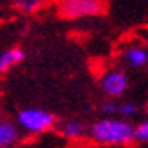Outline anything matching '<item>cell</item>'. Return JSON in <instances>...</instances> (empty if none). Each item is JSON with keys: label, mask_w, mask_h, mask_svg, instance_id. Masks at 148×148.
<instances>
[{"label": "cell", "mask_w": 148, "mask_h": 148, "mask_svg": "<svg viewBox=\"0 0 148 148\" xmlns=\"http://www.w3.org/2000/svg\"><path fill=\"white\" fill-rule=\"evenodd\" d=\"M87 134L98 145L127 146L130 143H134V125L127 119L103 117V119H98L90 125Z\"/></svg>", "instance_id": "cell-1"}, {"label": "cell", "mask_w": 148, "mask_h": 148, "mask_svg": "<svg viewBox=\"0 0 148 148\" xmlns=\"http://www.w3.org/2000/svg\"><path fill=\"white\" fill-rule=\"evenodd\" d=\"M54 125L56 117L43 108H24L16 116V127L27 134H45Z\"/></svg>", "instance_id": "cell-2"}, {"label": "cell", "mask_w": 148, "mask_h": 148, "mask_svg": "<svg viewBox=\"0 0 148 148\" xmlns=\"http://www.w3.org/2000/svg\"><path fill=\"white\" fill-rule=\"evenodd\" d=\"M56 11L65 20H78L103 13V4L96 0H58Z\"/></svg>", "instance_id": "cell-3"}, {"label": "cell", "mask_w": 148, "mask_h": 148, "mask_svg": "<svg viewBox=\"0 0 148 148\" xmlns=\"http://www.w3.org/2000/svg\"><path fill=\"white\" fill-rule=\"evenodd\" d=\"M99 85L103 94H107L112 99H117L128 90V76L121 69H108L107 72H103Z\"/></svg>", "instance_id": "cell-4"}, {"label": "cell", "mask_w": 148, "mask_h": 148, "mask_svg": "<svg viewBox=\"0 0 148 148\" xmlns=\"http://www.w3.org/2000/svg\"><path fill=\"white\" fill-rule=\"evenodd\" d=\"M20 141V128L13 121H0V148H13Z\"/></svg>", "instance_id": "cell-5"}, {"label": "cell", "mask_w": 148, "mask_h": 148, "mask_svg": "<svg viewBox=\"0 0 148 148\" xmlns=\"http://www.w3.org/2000/svg\"><path fill=\"white\" fill-rule=\"evenodd\" d=\"M25 53L20 47H9L0 53V74H5L13 67H16L18 63L24 62Z\"/></svg>", "instance_id": "cell-6"}, {"label": "cell", "mask_w": 148, "mask_h": 148, "mask_svg": "<svg viewBox=\"0 0 148 148\" xmlns=\"http://www.w3.org/2000/svg\"><path fill=\"white\" fill-rule=\"evenodd\" d=\"M58 132H60L62 137L69 139V141H78V139H81L87 134V128H85L83 123L69 119V121H63L60 127H58Z\"/></svg>", "instance_id": "cell-7"}, {"label": "cell", "mask_w": 148, "mask_h": 148, "mask_svg": "<svg viewBox=\"0 0 148 148\" xmlns=\"http://www.w3.org/2000/svg\"><path fill=\"white\" fill-rule=\"evenodd\" d=\"M123 60L127 62L130 67L141 69V67H145V65L148 63V51L143 49V47H139V45H132V47H128L123 53Z\"/></svg>", "instance_id": "cell-8"}, {"label": "cell", "mask_w": 148, "mask_h": 148, "mask_svg": "<svg viewBox=\"0 0 148 148\" xmlns=\"http://www.w3.org/2000/svg\"><path fill=\"white\" fill-rule=\"evenodd\" d=\"M43 2H45V0H13L14 7H16L20 13H24V14L36 13L43 5Z\"/></svg>", "instance_id": "cell-9"}, {"label": "cell", "mask_w": 148, "mask_h": 148, "mask_svg": "<svg viewBox=\"0 0 148 148\" xmlns=\"http://www.w3.org/2000/svg\"><path fill=\"white\" fill-rule=\"evenodd\" d=\"M134 141L148 143V119H143L137 127H134Z\"/></svg>", "instance_id": "cell-10"}, {"label": "cell", "mask_w": 148, "mask_h": 148, "mask_svg": "<svg viewBox=\"0 0 148 148\" xmlns=\"http://www.w3.org/2000/svg\"><path fill=\"white\" fill-rule=\"evenodd\" d=\"M137 114V107L134 105V103H130V101H127V103H121L119 107H117V116H121L123 119H130L132 116H136Z\"/></svg>", "instance_id": "cell-11"}, {"label": "cell", "mask_w": 148, "mask_h": 148, "mask_svg": "<svg viewBox=\"0 0 148 148\" xmlns=\"http://www.w3.org/2000/svg\"><path fill=\"white\" fill-rule=\"evenodd\" d=\"M117 107H119V103L116 101H107L101 105V114L105 117H116L117 116Z\"/></svg>", "instance_id": "cell-12"}, {"label": "cell", "mask_w": 148, "mask_h": 148, "mask_svg": "<svg viewBox=\"0 0 148 148\" xmlns=\"http://www.w3.org/2000/svg\"><path fill=\"white\" fill-rule=\"evenodd\" d=\"M96 2H103V0H96Z\"/></svg>", "instance_id": "cell-13"}]
</instances>
